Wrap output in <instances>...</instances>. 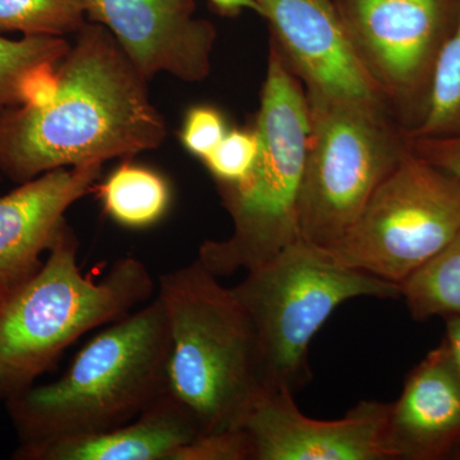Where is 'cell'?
I'll return each instance as SVG.
<instances>
[{"mask_svg": "<svg viewBox=\"0 0 460 460\" xmlns=\"http://www.w3.org/2000/svg\"><path fill=\"white\" fill-rule=\"evenodd\" d=\"M57 81L49 102L0 117L2 177L22 184L56 169L129 159L165 141L147 81L104 26L84 23Z\"/></svg>", "mask_w": 460, "mask_h": 460, "instance_id": "obj_1", "label": "cell"}, {"mask_svg": "<svg viewBox=\"0 0 460 460\" xmlns=\"http://www.w3.org/2000/svg\"><path fill=\"white\" fill-rule=\"evenodd\" d=\"M171 332L164 305L115 321L84 345L58 380L5 401L21 449L117 428L168 392Z\"/></svg>", "mask_w": 460, "mask_h": 460, "instance_id": "obj_2", "label": "cell"}, {"mask_svg": "<svg viewBox=\"0 0 460 460\" xmlns=\"http://www.w3.org/2000/svg\"><path fill=\"white\" fill-rule=\"evenodd\" d=\"M217 278L198 259L162 275L157 293L171 332L168 394L199 435L242 428L263 392L250 316Z\"/></svg>", "mask_w": 460, "mask_h": 460, "instance_id": "obj_3", "label": "cell"}, {"mask_svg": "<svg viewBox=\"0 0 460 460\" xmlns=\"http://www.w3.org/2000/svg\"><path fill=\"white\" fill-rule=\"evenodd\" d=\"M78 239L66 223L47 261L0 302V399L35 381L69 345L150 301L155 283L140 260H117L102 280L78 268Z\"/></svg>", "mask_w": 460, "mask_h": 460, "instance_id": "obj_4", "label": "cell"}, {"mask_svg": "<svg viewBox=\"0 0 460 460\" xmlns=\"http://www.w3.org/2000/svg\"><path fill=\"white\" fill-rule=\"evenodd\" d=\"M255 131L259 154L248 177L219 190L233 232L206 241L199 260L215 277L253 270L301 239L298 204L310 142L305 91L271 40Z\"/></svg>", "mask_w": 460, "mask_h": 460, "instance_id": "obj_5", "label": "cell"}, {"mask_svg": "<svg viewBox=\"0 0 460 460\" xmlns=\"http://www.w3.org/2000/svg\"><path fill=\"white\" fill-rule=\"evenodd\" d=\"M253 326L263 390L295 393L311 380V341L339 307L359 296L401 298V286L338 262L298 239L232 288Z\"/></svg>", "mask_w": 460, "mask_h": 460, "instance_id": "obj_6", "label": "cell"}, {"mask_svg": "<svg viewBox=\"0 0 460 460\" xmlns=\"http://www.w3.org/2000/svg\"><path fill=\"white\" fill-rule=\"evenodd\" d=\"M310 142L298 204L299 237L332 247L411 151L389 109L305 93Z\"/></svg>", "mask_w": 460, "mask_h": 460, "instance_id": "obj_7", "label": "cell"}, {"mask_svg": "<svg viewBox=\"0 0 460 460\" xmlns=\"http://www.w3.org/2000/svg\"><path fill=\"white\" fill-rule=\"evenodd\" d=\"M460 229V178L407 154L343 237L326 251L341 265L402 286Z\"/></svg>", "mask_w": 460, "mask_h": 460, "instance_id": "obj_8", "label": "cell"}, {"mask_svg": "<svg viewBox=\"0 0 460 460\" xmlns=\"http://www.w3.org/2000/svg\"><path fill=\"white\" fill-rule=\"evenodd\" d=\"M354 54L387 108L410 132L420 122L436 59L460 0H332Z\"/></svg>", "mask_w": 460, "mask_h": 460, "instance_id": "obj_9", "label": "cell"}, {"mask_svg": "<svg viewBox=\"0 0 460 460\" xmlns=\"http://www.w3.org/2000/svg\"><path fill=\"white\" fill-rule=\"evenodd\" d=\"M293 393L263 390L242 428L252 460H393L385 444L389 402L365 401L341 420L310 419Z\"/></svg>", "mask_w": 460, "mask_h": 460, "instance_id": "obj_10", "label": "cell"}, {"mask_svg": "<svg viewBox=\"0 0 460 460\" xmlns=\"http://www.w3.org/2000/svg\"><path fill=\"white\" fill-rule=\"evenodd\" d=\"M90 22L104 26L145 80L168 74L201 83L211 71L213 23L193 0H84Z\"/></svg>", "mask_w": 460, "mask_h": 460, "instance_id": "obj_11", "label": "cell"}, {"mask_svg": "<svg viewBox=\"0 0 460 460\" xmlns=\"http://www.w3.org/2000/svg\"><path fill=\"white\" fill-rule=\"evenodd\" d=\"M255 2L305 93L387 108L354 54L332 0Z\"/></svg>", "mask_w": 460, "mask_h": 460, "instance_id": "obj_12", "label": "cell"}, {"mask_svg": "<svg viewBox=\"0 0 460 460\" xmlns=\"http://www.w3.org/2000/svg\"><path fill=\"white\" fill-rule=\"evenodd\" d=\"M102 164L60 168L0 198V295L32 277L49 252L75 202L95 190Z\"/></svg>", "mask_w": 460, "mask_h": 460, "instance_id": "obj_13", "label": "cell"}, {"mask_svg": "<svg viewBox=\"0 0 460 460\" xmlns=\"http://www.w3.org/2000/svg\"><path fill=\"white\" fill-rule=\"evenodd\" d=\"M385 444L392 459L453 458L460 447V376L447 341L410 372L389 402Z\"/></svg>", "mask_w": 460, "mask_h": 460, "instance_id": "obj_14", "label": "cell"}, {"mask_svg": "<svg viewBox=\"0 0 460 460\" xmlns=\"http://www.w3.org/2000/svg\"><path fill=\"white\" fill-rule=\"evenodd\" d=\"M189 413L168 392L135 420L117 428L39 447H17V460H171L198 438Z\"/></svg>", "mask_w": 460, "mask_h": 460, "instance_id": "obj_15", "label": "cell"}, {"mask_svg": "<svg viewBox=\"0 0 460 460\" xmlns=\"http://www.w3.org/2000/svg\"><path fill=\"white\" fill-rule=\"evenodd\" d=\"M69 42L53 36H0V117L21 105H40L56 93L57 66Z\"/></svg>", "mask_w": 460, "mask_h": 460, "instance_id": "obj_16", "label": "cell"}, {"mask_svg": "<svg viewBox=\"0 0 460 460\" xmlns=\"http://www.w3.org/2000/svg\"><path fill=\"white\" fill-rule=\"evenodd\" d=\"M95 190L105 214L129 229L160 222L172 201L168 181L154 169L133 163L118 166Z\"/></svg>", "mask_w": 460, "mask_h": 460, "instance_id": "obj_17", "label": "cell"}, {"mask_svg": "<svg viewBox=\"0 0 460 460\" xmlns=\"http://www.w3.org/2000/svg\"><path fill=\"white\" fill-rule=\"evenodd\" d=\"M416 321L460 314V229L450 243L401 286Z\"/></svg>", "mask_w": 460, "mask_h": 460, "instance_id": "obj_18", "label": "cell"}, {"mask_svg": "<svg viewBox=\"0 0 460 460\" xmlns=\"http://www.w3.org/2000/svg\"><path fill=\"white\" fill-rule=\"evenodd\" d=\"M407 135L410 138L460 137V11L436 59L425 111Z\"/></svg>", "mask_w": 460, "mask_h": 460, "instance_id": "obj_19", "label": "cell"}, {"mask_svg": "<svg viewBox=\"0 0 460 460\" xmlns=\"http://www.w3.org/2000/svg\"><path fill=\"white\" fill-rule=\"evenodd\" d=\"M84 23V0H0V33L65 38Z\"/></svg>", "mask_w": 460, "mask_h": 460, "instance_id": "obj_20", "label": "cell"}, {"mask_svg": "<svg viewBox=\"0 0 460 460\" xmlns=\"http://www.w3.org/2000/svg\"><path fill=\"white\" fill-rule=\"evenodd\" d=\"M259 154V137L253 129H229L222 142L206 156V169L210 172L217 189L235 186L248 177Z\"/></svg>", "mask_w": 460, "mask_h": 460, "instance_id": "obj_21", "label": "cell"}, {"mask_svg": "<svg viewBox=\"0 0 460 460\" xmlns=\"http://www.w3.org/2000/svg\"><path fill=\"white\" fill-rule=\"evenodd\" d=\"M228 131L226 117L219 109L211 105H196L184 117L180 138L190 155L204 160Z\"/></svg>", "mask_w": 460, "mask_h": 460, "instance_id": "obj_22", "label": "cell"}, {"mask_svg": "<svg viewBox=\"0 0 460 460\" xmlns=\"http://www.w3.org/2000/svg\"><path fill=\"white\" fill-rule=\"evenodd\" d=\"M171 460H252V447L243 428L202 434L175 450Z\"/></svg>", "mask_w": 460, "mask_h": 460, "instance_id": "obj_23", "label": "cell"}, {"mask_svg": "<svg viewBox=\"0 0 460 460\" xmlns=\"http://www.w3.org/2000/svg\"><path fill=\"white\" fill-rule=\"evenodd\" d=\"M410 144L417 155L460 178V137L410 138Z\"/></svg>", "mask_w": 460, "mask_h": 460, "instance_id": "obj_24", "label": "cell"}, {"mask_svg": "<svg viewBox=\"0 0 460 460\" xmlns=\"http://www.w3.org/2000/svg\"><path fill=\"white\" fill-rule=\"evenodd\" d=\"M445 321H447V332H445L444 341L449 347L460 376V314L447 317Z\"/></svg>", "mask_w": 460, "mask_h": 460, "instance_id": "obj_25", "label": "cell"}, {"mask_svg": "<svg viewBox=\"0 0 460 460\" xmlns=\"http://www.w3.org/2000/svg\"><path fill=\"white\" fill-rule=\"evenodd\" d=\"M210 2L224 16H238L243 11H252L261 14V9L255 0H210Z\"/></svg>", "mask_w": 460, "mask_h": 460, "instance_id": "obj_26", "label": "cell"}, {"mask_svg": "<svg viewBox=\"0 0 460 460\" xmlns=\"http://www.w3.org/2000/svg\"><path fill=\"white\" fill-rule=\"evenodd\" d=\"M453 458L460 459V447H459L458 452H456V454H454Z\"/></svg>", "mask_w": 460, "mask_h": 460, "instance_id": "obj_27", "label": "cell"}, {"mask_svg": "<svg viewBox=\"0 0 460 460\" xmlns=\"http://www.w3.org/2000/svg\"><path fill=\"white\" fill-rule=\"evenodd\" d=\"M2 298H3V296H2V295H0V302H2Z\"/></svg>", "mask_w": 460, "mask_h": 460, "instance_id": "obj_28", "label": "cell"}, {"mask_svg": "<svg viewBox=\"0 0 460 460\" xmlns=\"http://www.w3.org/2000/svg\"><path fill=\"white\" fill-rule=\"evenodd\" d=\"M2 178H3V177H2V174H0V180H2Z\"/></svg>", "mask_w": 460, "mask_h": 460, "instance_id": "obj_29", "label": "cell"}]
</instances>
